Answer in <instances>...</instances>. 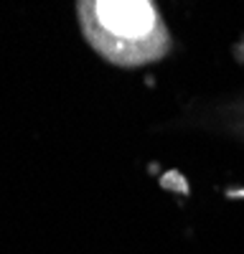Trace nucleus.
<instances>
[{
  "label": "nucleus",
  "mask_w": 244,
  "mask_h": 254,
  "mask_svg": "<svg viewBox=\"0 0 244 254\" xmlns=\"http://www.w3.org/2000/svg\"><path fill=\"white\" fill-rule=\"evenodd\" d=\"M79 20L94 51L120 66L166 56L171 36L153 0H79Z\"/></svg>",
  "instance_id": "obj_1"
}]
</instances>
